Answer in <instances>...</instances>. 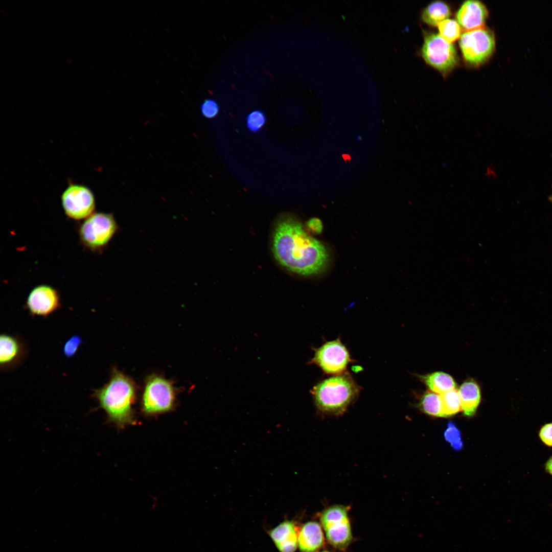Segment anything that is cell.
I'll return each mask as SVG.
<instances>
[{
    "instance_id": "obj_25",
    "label": "cell",
    "mask_w": 552,
    "mask_h": 552,
    "mask_svg": "<svg viewBox=\"0 0 552 552\" xmlns=\"http://www.w3.org/2000/svg\"><path fill=\"white\" fill-rule=\"evenodd\" d=\"M219 106L213 99L204 101L201 105V111L203 116L209 119L215 117L219 112Z\"/></svg>"
},
{
    "instance_id": "obj_3",
    "label": "cell",
    "mask_w": 552,
    "mask_h": 552,
    "mask_svg": "<svg viewBox=\"0 0 552 552\" xmlns=\"http://www.w3.org/2000/svg\"><path fill=\"white\" fill-rule=\"evenodd\" d=\"M360 387L348 372L324 379L311 389L317 413L322 417L343 415L359 396Z\"/></svg>"
},
{
    "instance_id": "obj_4",
    "label": "cell",
    "mask_w": 552,
    "mask_h": 552,
    "mask_svg": "<svg viewBox=\"0 0 552 552\" xmlns=\"http://www.w3.org/2000/svg\"><path fill=\"white\" fill-rule=\"evenodd\" d=\"M176 389L171 381L152 374L145 381L142 398V409L147 415L171 410L175 406Z\"/></svg>"
},
{
    "instance_id": "obj_13",
    "label": "cell",
    "mask_w": 552,
    "mask_h": 552,
    "mask_svg": "<svg viewBox=\"0 0 552 552\" xmlns=\"http://www.w3.org/2000/svg\"><path fill=\"white\" fill-rule=\"evenodd\" d=\"M488 12L485 6L480 2L465 1L456 13L457 21L466 31L484 28Z\"/></svg>"
},
{
    "instance_id": "obj_15",
    "label": "cell",
    "mask_w": 552,
    "mask_h": 552,
    "mask_svg": "<svg viewBox=\"0 0 552 552\" xmlns=\"http://www.w3.org/2000/svg\"><path fill=\"white\" fill-rule=\"evenodd\" d=\"M324 544L323 531L317 522H308L301 528L298 546L301 552H317Z\"/></svg>"
},
{
    "instance_id": "obj_1",
    "label": "cell",
    "mask_w": 552,
    "mask_h": 552,
    "mask_svg": "<svg viewBox=\"0 0 552 552\" xmlns=\"http://www.w3.org/2000/svg\"><path fill=\"white\" fill-rule=\"evenodd\" d=\"M272 251L279 263L290 272L303 276L319 273L326 267L325 246L308 234L293 216L285 215L274 231Z\"/></svg>"
},
{
    "instance_id": "obj_10",
    "label": "cell",
    "mask_w": 552,
    "mask_h": 552,
    "mask_svg": "<svg viewBox=\"0 0 552 552\" xmlns=\"http://www.w3.org/2000/svg\"><path fill=\"white\" fill-rule=\"evenodd\" d=\"M61 199L65 215L71 219H86L94 214L95 196L91 190L84 185L70 183Z\"/></svg>"
},
{
    "instance_id": "obj_20",
    "label": "cell",
    "mask_w": 552,
    "mask_h": 552,
    "mask_svg": "<svg viewBox=\"0 0 552 552\" xmlns=\"http://www.w3.org/2000/svg\"><path fill=\"white\" fill-rule=\"evenodd\" d=\"M442 407V417L451 416L461 409L458 391L455 389L440 395Z\"/></svg>"
},
{
    "instance_id": "obj_16",
    "label": "cell",
    "mask_w": 552,
    "mask_h": 552,
    "mask_svg": "<svg viewBox=\"0 0 552 552\" xmlns=\"http://www.w3.org/2000/svg\"><path fill=\"white\" fill-rule=\"evenodd\" d=\"M458 393L464 413L468 417L473 416L480 400V390L477 383L472 380L465 381Z\"/></svg>"
},
{
    "instance_id": "obj_9",
    "label": "cell",
    "mask_w": 552,
    "mask_h": 552,
    "mask_svg": "<svg viewBox=\"0 0 552 552\" xmlns=\"http://www.w3.org/2000/svg\"><path fill=\"white\" fill-rule=\"evenodd\" d=\"M313 350L314 356L308 363L317 365L327 374H341L345 372L348 364L352 362L348 350L340 338L328 341Z\"/></svg>"
},
{
    "instance_id": "obj_23",
    "label": "cell",
    "mask_w": 552,
    "mask_h": 552,
    "mask_svg": "<svg viewBox=\"0 0 552 552\" xmlns=\"http://www.w3.org/2000/svg\"><path fill=\"white\" fill-rule=\"evenodd\" d=\"M266 117L261 110H256L251 112L246 117V126L251 132L259 131L265 124Z\"/></svg>"
},
{
    "instance_id": "obj_17",
    "label": "cell",
    "mask_w": 552,
    "mask_h": 552,
    "mask_svg": "<svg viewBox=\"0 0 552 552\" xmlns=\"http://www.w3.org/2000/svg\"><path fill=\"white\" fill-rule=\"evenodd\" d=\"M421 378L431 391L440 395L454 389L456 387L453 378L444 372H434L422 376Z\"/></svg>"
},
{
    "instance_id": "obj_5",
    "label": "cell",
    "mask_w": 552,
    "mask_h": 552,
    "mask_svg": "<svg viewBox=\"0 0 552 552\" xmlns=\"http://www.w3.org/2000/svg\"><path fill=\"white\" fill-rule=\"evenodd\" d=\"M118 229L112 214L94 213L82 223L79 235L83 245L91 250L98 251L108 244Z\"/></svg>"
},
{
    "instance_id": "obj_8",
    "label": "cell",
    "mask_w": 552,
    "mask_h": 552,
    "mask_svg": "<svg viewBox=\"0 0 552 552\" xmlns=\"http://www.w3.org/2000/svg\"><path fill=\"white\" fill-rule=\"evenodd\" d=\"M422 55L429 65L443 74L452 70L458 61L453 44L445 40L439 34L430 33L425 36Z\"/></svg>"
},
{
    "instance_id": "obj_30",
    "label": "cell",
    "mask_w": 552,
    "mask_h": 552,
    "mask_svg": "<svg viewBox=\"0 0 552 552\" xmlns=\"http://www.w3.org/2000/svg\"><path fill=\"white\" fill-rule=\"evenodd\" d=\"M322 552H329V551H322Z\"/></svg>"
},
{
    "instance_id": "obj_22",
    "label": "cell",
    "mask_w": 552,
    "mask_h": 552,
    "mask_svg": "<svg viewBox=\"0 0 552 552\" xmlns=\"http://www.w3.org/2000/svg\"><path fill=\"white\" fill-rule=\"evenodd\" d=\"M444 438L454 450H459L462 448L463 442L461 432L453 423L449 422L444 432Z\"/></svg>"
},
{
    "instance_id": "obj_12",
    "label": "cell",
    "mask_w": 552,
    "mask_h": 552,
    "mask_svg": "<svg viewBox=\"0 0 552 552\" xmlns=\"http://www.w3.org/2000/svg\"><path fill=\"white\" fill-rule=\"evenodd\" d=\"M26 354L25 344L17 337L5 333L0 337V366L4 371L16 367Z\"/></svg>"
},
{
    "instance_id": "obj_26",
    "label": "cell",
    "mask_w": 552,
    "mask_h": 552,
    "mask_svg": "<svg viewBox=\"0 0 552 552\" xmlns=\"http://www.w3.org/2000/svg\"><path fill=\"white\" fill-rule=\"evenodd\" d=\"M538 437L545 446L552 447V422L545 423L538 431Z\"/></svg>"
},
{
    "instance_id": "obj_7",
    "label": "cell",
    "mask_w": 552,
    "mask_h": 552,
    "mask_svg": "<svg viewBox=\"0 0 552 552\" xmlns=\"http://www.w3.org/2000/svg\"><path fill=\"white\" fill-rule=\"evenodd\" d=\"M459 44L465 60L478 65L487 60L495 49V38L492 31L484 28L466 31L459 38Z\"/></svg>"
},
{
    "instance_id": "obj_14",
    "label": "cell",
    "mask_w": 552,
    "mask_h": 552,
    "mask_svg": "<svg viewBox=\"0 0 552 552\" xmlns=\"http://www.w3.org/2000/svg\"><path fill=\"white\" fill-rule=\"evenodd\" d=\"M300 530L294 521L285 520L271 530L269 535L280 552H294Z\"/></svg>"
},
{
    "instance_id": "obj_21",
    "label": "cell",
    "mask_w": 552,
    "mask_h": 552,
    "mask_svg": "<svg viewBox=\"0 0 552 552\" xmlns=\"http://www.w3.org/2000/svg\"><path fill=\"white\" fill-rule=\"evenodd\" d=\"M439 35L447 41L452 43L461 36V26L457 21L447 19L438 25Z\"/></svg>"
},
{
    "instance_id": "obj_2",
    "label": "cell",
    "mask_w": 552,
    "mask_h": 552,
    "mask_svg": "<svg viewBox=\"0 0 552 552\" xmlns=\"http://www.w3.org/2000/svg\"><path fill=\"white\" fill-rule=\"evenodd\" d=\"M92 397L106 413L109 420L118 428L135 424L132 406L136 397L133 381L113 367L107 383L93 390Z\"/></svg>"
},
{
    "instance_id": "obj_27",
    "label": "cell",
    "mask_w": 552,
    "mask_h": 552,
    "mask_svg": "<svg viewBox=\"0 0 552 552\" xmlns=\"http://www.w3.org/2000/svg\"><path fill=\"white\" fill-rule=\"evenodd\" d=\"M307 228L311 233L318 234L323 230L321 221L317 218H312L306 223Z\"/></svg>"
},
{
    "instance_id": "obj_29",
    "label": "cell",
    "mask_w": 552,
    "mask_h": 552,
    "mask_svg": "<svg viewBox=\"0 0 552 552\" xmlns=\"http://www.w3.org/2000/svg\"><path fill=\"white\" fill-rule=\"evenodd\" d=\"M549 199L552 202V195L550 196Z\"/></svg>"
},
{
    "instance_id": "obj_18",
    "label": "cell",
    "mask_w": 552,
    "mask_h": 552,
    "mask_svg": "<svg viewBox=\"0 0 552 552\" xmlns=\"http://www.w3.org/2000/svg\"><path fill=\"white\" fill-rule=\"evenodd\" d=\"M450 14V9L447 4L441 1H435L429 4L423 10L421 17L426 24L434 27L448 19Z\"/></svg>"
},
{
    "instance_id": "obj_6",
    "label": "cell",
    "mask_w": 552,
    "mask_h": 552,
    "mask_svg": "<svg viewBox=\"0 0 552 552\" xmlns=\"http://www.w3.org/2000/svg\"><path fill=\"white\" fill-rule=\"evenodd\" d=\"M349 509L348 507L335 504L326 508L320 516L327 540L340 550L347 548L352 539Z\"/></svg>"
},
{
    "instance_id": "obj_19",
    "label": "cell",
    "mask_w": 552,
    "mask_h": 552,
    "mask_svg": "<svg viewBox=\"0 0 552 552\" xmlns=\"http://www.w3.org/2000/svg\"><path fill=\"white\" fill-rule=\"evenodd\" d=\"M420 406L426 413L442 417V402L440 395L432 391L426 392L422 396Z\"/></svg>"
},
{
    "instance_id": "obj_11",
    "label": "cell",
    "mask_w": 552,
    "mask_h": 552,
    "mask_svg": "<svg viewBox=\"0 0 552 552\" xmlns=\"http://www.w3.org/2000/svg\"><path fill=\"white\" fill-rule=\"evenodd\" d=\"M26 306L33 316L47 317L60 307L59 295L52 286L47 285L37 286L30 292Z\"/></svg>"
},
{
    "instance_id": "obj_24",
    "label": "cell",
    "mask_w": 552,
    "mask_h": 552,
    "mask_svg": "<svg viewBox=\"0 0 552 552\" xmlns=\"http://www.w3.org/2000/svg\"><path fill=\"white\" fill-rule=\"evenodd\" d=\"M83 340L79 335H74L68 339L64 344L63 353L67 358L73 357L78 352Z\"/></svg>"
},
{
    "instance_id": "obj_28",
    "label": "cell",
    "mask_w": 552,
    "mask_h": 552,
    "mask_svg": "<svg viewBox=\"0 0 552 552\" xmlns=\"http://www.w3.org/2000/svg\"><path fill=\"white\" fill-rule=\"evenodd\" d=\"M544 467L545 472L552 477V454L545 462Z\"/></svg>"
}]
</instances>
